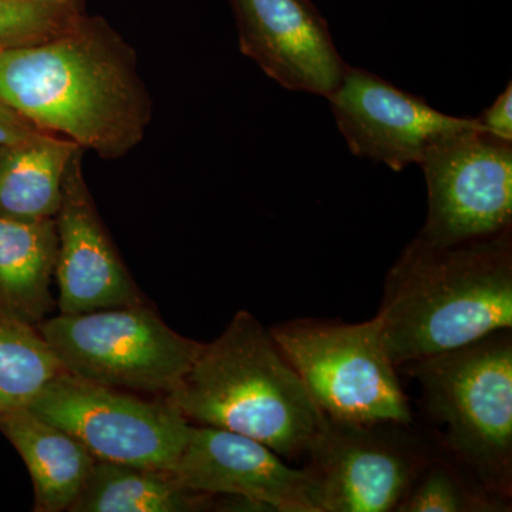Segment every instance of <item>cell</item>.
I'll return each instance as SVG.
<instances>
[{"label":"cell","mask_w":512,"mask_h":512,"mask_svg":"<svg viewBox=\"0 0 512 512\" xmlns=\"http://www.w3.org/2000/svg\"><path fill=\"white\" fill-rule=\"evenodd\" d=\"M0 100L104 160L136 148L153 119L133 47L86 12L53 39L0 50Z\"/></svg>","instance_id":"6da1fadb"},{"label":"cell","mask_w":512,"mask_h":512,"mask_svg":"<svg viewBox=\"0 0 512 512\" xmlns=\"http://www.w3.org/2000/svg\"><path fill=\"white\" fill-rule=\"evenodd\" d=\"M376 318L396 367L512 329L511 229L446 248L414 238L386 276Z\"/></svg>","instance_id":"7a4b0ae2"},{"label":"cell","mask_w":512,"mask_h":512,"mask_svg":"<svg viewBox=\"0 0 512 512\" xmlns=\"http://www.w3.org/2000/svg\"><path fill=\"white\" fill-rule=\"evenodd\" d=\"M167 403L187 420L251 437L286 458L309 456L328 421L271 332L247 311L202 346Z\"/></svg>","instance_id":"3957f363"},{"label":"cell","mask_w":512,"mask_h":512,"mask_svg":"<svg viewBox=\"0 0 512 512\" xmlns=\"http://www.w3.org/2000/svg\"><path fill=\"white\" fill-rule=\"evenodd\" d=\"M404 367L419 382L427 412L453 453L491 493L510 495L511 329Z\"/></svg>","instance_id":"277c9868"},{"label":"cell","mask_w":512,"mask_h":512,"mask_svg":"<svg viewBox=\"0 0 512 512\" xmlns=\"http://www.w3.org/2000/svg\"><path fill=\"white\" fill-rule=\"evenodd\" d=\"M269 332L326 419L357 426L412 423L376 316L360 323L299 319Z\"/></svg>","instance_id":"5b68a950"},{"label":"cell","mask_w":512,"mask_h":512,"mask_svg":"<svg viewBox=\"0 0 512 512\" xmlns=\"http://www.w3.org/2000/svg\"><path fill=\"white\" fill-rule=\"evenodd\" d=\"M39 332L64 372L136 392H173L204 346L143 305L60 313Z\"/></svg>","instance_id":"8992f818"},{"label":"cell","mask_w":512,"mask_h":512,"mask_svg":"<svg viewBox=\"0 0 512 512\" xmlns=\"http://www.w3.org/2000/svg\"><path fill=\"white\" fill-rule=\"evenodd\" d=\"M29 409L72 434L97 461L170 473L190 423L171 404L146 402L62 372Z\"/></svg>","instance_id":"52a82bcc"},{"label":"cell","mask_w":512,"mask_h":512,"mask_svg":"<svg viewBox=\"0 0 512 512\" xmlns=\"http://www.w3.org/2000/svg\"><path fill=\"white\" fill-rule=\"evenodd\" d=\"M420 167L429 204L417 241L454 247L511 229L512 143L470 131L434 148Z\"/></svg>","instance_id":"ba28073f"},{"label":"cell","mask_w":512,"mask_h":512,"mask_svg":"<svg viewBox=\"0 0 512 512\" xmlns=\"http://www.w3.org/2000/svg\"><path fill=\"white\" fill-rule=\"evenodd\" d=\"M328 101L353 156L394 171L420 165L434 148L453 138L484 130L477 117L448 116L421 97L349 64Z\"/></svg>","instance_id":"9c48e42d"},{"label":"cell","mask_w":512,"mask_h":512,"mask_svg":"<svg viewBox=\"0 0 512 512\" xmlns=\"http://www.w3.org/2000/svg\"><path fill=\"white\" fill-rule=\"evenodd\" d=\"M170 473L195 494L235 495L281 512H323L318 480L261 441L234 431L191 426Z\"/></svg>","instance_id":"30bf717a"},{"label":"cell","mask_w":512,"mask_h":512,"mask_svg":"<svg viewBox=\"0 0 512 512\" xmlns=\"http://www.w3.org/2000/svg\"><path fill=\"white\" fill-rule=\"evenodd\" d=\"M392 426L326 421L308 467L318 480L323 512L397 510L424 463L394 437Z\"/></svg>","instance_id":"8fae6325"},{"label":"cell","mask_w":512,"mask_h":512,"mask_svg":"<svg viewBox=\"0 0 512 512\" xmlns=\"http://www.w3.org/2000/svg\"><path fill=\"white\" fill-rule=\"evenodd\" d=\"M239 50L291 92L328 99L345 73L328 20L313 0H228Z\"/></svg>","instance_id":"7c38bea8"},{"label":"cell","mask_w":512,"mask_h":512,"mask_svg":"<svg viewBox=\"0 0 512 512\" xmlns=\"http://www.w3.org/2000/svg\"><path fill=\"white\" fill-rule=\"evenodd\" d=\"M80 148L64 174L62 201L55 217L56 276L60 313H84L141 305L83 173Z\"/></svg>","instance_id":"4fadbf2b"},{"label":"cell","mask_w":512,"mask_h":512,"mask_svg":"<svg viewBox=\"0 0 512 512\" xmlns=\"http://www.w3.org/2000/svg\"><path fill=\"white\" fill-rule=\"evenodd\" d=\"M0 430L28 467L36 510H70L96 464L92 453L72 434L37 416L29 407L0 412Z\"/></svg>","instance_id":"5bb4252c"},{"label":"cell","mask_w":512,"mask_h":512,"mask_svg":"<svg viewBox=\"0 0 512 512\" xmlns=\"http://www.w3.org/2000/svg\"><path fill=\"white\" fill-rule=\"evenodd\" d=\"M49 131L0 144V218L35 222L55 218L67 167L80 150Z\"/></svg>","instance_id":"9a60e30c"},{"label":"cell","mask_w":512,"mask_h":512,"mask_svg":"<svg viewBox=\"0 0 512 512\" xmlns=\"http://www.w3.org/2000/svg\"><path fill=\"white\" fill-rule=\"evenodd\" d=\"M55 218L35 222L0 218V312L35 325L52 306L56 274Z\"/></svg>","instance_id":"2e32d148"},{"label":"cell","mask_w":512,"mask_h":512,"mask_svg":"<svg viewBox=\"0 0 512 512\" xmlns=\"http://www.w3.org/2000/svg\"><path fill=\"white\" fill-rule=\"evenodd\" d=\"M205 495L184 488L168 471L96 461L74 512H187L198 510Z\"/></svg>","instance_id":"e0dca14e"},{"label":"cell","mask_w":512,"mask_h":512,"mask_svg":"<svg viewBox=\"0 0 512 512\" xmlns=\"http://www.w3.org/2000/svg\"><path fill=\"white\" fill-rule=\"evenodd\" d=\"M62 372L40 332L30 323L0 312V412L28 407Z\"/></svg>","instance_id":"ac0fdd59"},{"label":"cell","mask_w":512,"mask_h":512,"mask_svg":"<svg viewBox=\"0 0 512 512\" xmlns=\"http://www.w3.org/2000/svg\"><path fill=\"white\" fill-rule=\"evenodd\" d=\"M83 13L82 0H0V50L62 35Z\"/></svg>","instance_id":"d6986e66"},{"label":"cell","mask_w":512,"mask_h":512,"mask_svg":"<svg viewBox=\"0 0 512 512\" xmlns=\"http://www.w3.org/2000/svg\"><path fill=\"white\" fill-rule=\"evenodd\" d=\"M485 505L467 493L450 468L424 464L396 511L463 512L484 510Z\"/></svg>","instance_id":"ffe728a7"},{"label":"cell","mask_w":512,"mask_h":512,"mask_svg":"<svg viewBox=\"0 0 512 512\" xmlns=\"http://www.w3.org/2000/svg\"><path fill=\"white\" fill-rule=\"evenodd\" d=\"M485 133L498 140L512 143V86L505 87L503 93L487 110L477 117Z\"/></svg>","instance_id":"44dd1931"},{"label":"cell","mask_w":512,"mask_h":512,"mask_svg":"<svg viewBox=\"0 0 512 512\" xmlns=\"http://www.w3.org/2000/svg\"><path fill=\"white\" fill-rule=\"evenodd\" d=\"M40 130L0 100V144L20 140Z\"/></svg>","instance_id":"7402d4cb"}]
</instances>
